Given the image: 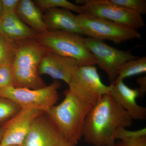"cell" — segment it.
<instances>
[{"label": "cell", "instance_id": "11", "mask_svg": "<svg viewBox=\"0 0 146 146\" xmlns=\"http://www.w3.org/2000/svg\"><path fill=\"white\" fill-rule=\"evenodd\" d=\"M46 113L35 118L22 146H68Z\"/></svg>", "mask_w": 146, "mask_h": 146}, {"label": "cell", "instance_id": "18", "mask_svg": "<svg viewBox=\"0 0 146 146\" xmlns=\"http://www.w3.org/2000/svg\"><path fill=\"white\" fill-rule=\"evenodd\" d=\"M34 2L43 11L50 9L61 8L74 11L78 14L82 13L81 5H77L67 0H35Z\"/></svg>", "mask_w": 146, "mask_h": 146}, {"label": "cell", "instance_id": "16", "mask_svg": "<svg viewBox=\"0 0 146 146\" xmlns=\"http://www.w3.org/2000/svg\"><path fill=\"white\" fill-rule=\"evenodd\" d=\"M15 12L21 21L39 34L48 31L40 9L31 0H20Z\"/></svg>", "mask_w": 146, "mask_h": 146}, {"label": "cell", "instance_id": "10", "mask_svg": "<svg viewBox=\"0 0 146 146\" xmlns=\"http://www.w3.org/2000/svg\"><path fill=\"white\" fill-rule=\"evenodd\" d=\"M43 113L38 110L22 108L2 125L3 134L0 146H22L33 121Z\"/></svg>", "mask_w": 146, "mask_h": 146}, {"label": "cell", "instance_id": "29", "mask_svg": "<svg viewBox=\"0 0 146 146\" xmlns=\"http://www.w3.org/2000/svg\"><path fill=\"white\" fill-rule=\"evenodd\" d=\"M13 146V145H12V146Z\"/></svg>", "mask_w": 146, "mask_h": 146}, {"label": "cell", "instance_id": "9", "mask_svg": "<svg viewBox=\"0 0 146 146\" xmlns=\"http://www.w3.org/2000/svg\"><path fill=\"white\" fill-rule=\"evenodd\" d=\"M84 43L94 56L97 65L106 73L110 84L117 80L119 71L126 62L139 58L131 54L129 51L117 49L95 38H84Z\"/></svg>", "mask_w": 146, "mask_h": 146}, {"label": "cell", "instance_id": "23", "mask_svg": "<svg viewBox=\"0 0 146 146\" xmlns=\"http://www.w3.org/2000/svg\"><path fill=\"white\" fill-rule=\"evenodd\" d=\"M146 136V128L135 131L127 130L125 128L118 129L115 135V140L131 139Z\"/></svg>", "mask_w": 146, "mask_h": 146}, {"label": "cell", "instance_id": "30", "mask_svg": "<svg viewBox=\"0 0 146 146\" xmlns=\"http://www.w3.org/2000/svg\"></svg>", "mask_w": 146, "mask_h": 146}, {"label": "cell", "instance_id": "19", "mask_svg": "<svg viewBox=\"0 0 146 146\" xmlns=\"http://www.w3.org/2000/svg\"><path fill=\"white\" fill-rule=\"evenodd\" d=\"M22 108L12 100L0 96V126L13 117Z\"/></svg>", "mask_w": 146, "mask_h": 146}, {"label": "cell", "instance_id": "24", "mask_svg": "<svg viewBox=\"0 0 146 146\" xmlns=\"http://www.w3.org/2000/svg\"><path fill=\"white\" fill-rule=\"evenodd\" d=\"M113 146H146V136L119 140L115 142Z\"/></svg>", "mask_w": 146, "mask_h": 146}, {"label": "cell", "instance_id": "2", "mask_svg": "<svg viewBox=\"0 0 146 146\" xmlns=\"http://www.w3.org/2000/svg\"><path fill=\"white\" fill-rule=\"evenodd\" d=\"M61 103L46 113L70 146H76L82 138L86 116L93 106L78 98L69 89Z\"/></svg>", "mask_w": 146, "mask_h": 146}, {"label": "cell", "instance_id": "20", "mask_svg": "<svg viewBox=\"0 0 146 146\" xmlns=\"http://www.w3.org/2000/svg\"><path fill=\"white\" fill-rule=\"evenodd\" d=\"M16 49V42L0 34V65L11 64Z\"/></svg>", "mask_w": 146, "mask_h": 146}, {"label": "cell", "instance_id": "27", "mask_svg": "<svg viewBox=\"0 0 146 146\" xmlns=\"http://www.w3.org/2000/svg\"><path fill=\"white\" fill-rule=\"evenodd\" d=\"M3 15V4L2 0H0V20L2 17Z\"/></svg>", "mask_w": 146, "mask_h": 146}, {"label": "cell", "instance_id": "21", "mask_svg": "<svg viewBox=\"0 0 146 146\" xmlns=\"http://www.w3.org/2000/svg\"><path fill=\"white\" fill-rule=\"evenodd\" d=\"M113 4L140 15L146 13V0H108Z\"/></svg>", "mask_w": 146, "mask_h": 146}, {"label": "cell", "instance_id": "3", "mask_svg": "<svg viewBox=\"0 0 146 146\" xmlns=\"http://www.w3.org/2000/svg\"><path fill=\"white\" fill-rule=\"evenodd\" d=\"M47 50L36 39L16 41L15 55L11 64L13 87L37 89L46 86L40 77L39 68Z\"/></svg>", "mask_w": 146, "mask_h": 146}, {"label": "cell", "instance_id": "15", "mask_svg": "<svg viewBox=\"0 0 146 146\" xmlns=\"http://www.w3.org/2000/svg\"><path fill=\"white\" fill-rule=\"evenodd\" d=\"M0 34L11 41L36 39L39 33L24 23L15 11L3 15L0 20Z\"/></svg>", "mask_w": 146, "mask_h": 146}, {"label": "cell", "instance_id": "8", "mask_svg": "<svg viewBox=\"0 0 146 146\" xmlns=\"http://www.w3.org/2000/svg\"><path fill=\"white\" fill-rule=\"evenodd\" d=\"M82 14L104 19L135 29L145 25L142 15L115 5L108 0H77Z\"/></svg>", "mask_w": 146, "mask_h": 146}, {"label": "cell", "instance_id": "17", "mask_svg": "<svg viewBox=\"0 0 146 146\" xmlns=\"http://www.w3.org/2000/svg\"><path fill=\"white\" fill-rule=\"evenodd\" d=\"M146 57L143 56L126 62L120 69L117 79L125 78L146 73Z\"/></svg>", "mask_w": 146, "mask_h": 146}, {"label": "cell", "instance_id": "4", "mask_svg": "<svg viewBox=\"0 0 146 146\" xmlns=\"http://www.w3.org/2000/svg\"><path fill=\"white\" fill-rule=\"evenodd\" d=\"M80 35L63 31H49L38 34L36 40L48 50L73 58L80 66L95 65L96 61L84 43Z\"/></svg>", "mask_w": 146, "mask_h": 146}, {"label": "cell", "instance_id": "25", "mask_svg": "<svg viewBox=\"0 0 146 146\" xmlns=\"http://www.w3.org/2000/svg\"><path fill=\"white\" fill-rule=\"evenodd\" d=\"M20 0H2L3 15L16 11Z\"/></svg>", "mask_w": 146, "mask_h": 146}, {"label": "cell", "instance_id": "13", "mask_svg": "<svg viewBox=\"0 0 146 146\" xmlns=\"http://www.w3.org/2000/svg\"><path fill=\"white\" fill-rule=\"evenodd\" d=\"M110 94L132 119H146V108L137 104L136 101L137 98L141 97L138 89H131L124 83L123 80L117 79L112 84Z\"/></svg>", "mask_w": 146, "mask_h": 146}, {"label": "cell", "instance_id": "14", "mask_svg": "<svg viewBox=\"0 0 146 146\" xmlns=\"http://www.w3.org/2000/svg\"><path fill=\"white\" fill-rule=\"evenodd\" d=\"M44 22L49 31H63L84 35L77 22L76 15L64 8L50 9L43 15Z\"/></svg>", "mask_w": 146, "mask_h": 146}, {"label": "cell", "instance_id": "12", "mask_svg": "<svg viewBox=\"0 0 146 146\" xmlns=\"http://www.w3.org/2000/svg\"><path fill=\"white\" fill-rule=\"evenodd\" d=\"M79 66L77 60L47 50L39 65L40 75L47 74L54 79L70 82L73 73Z\"/></svg>", "mask_w": 146, "mask_h": 146}, {"label": "cell", "instance_id": "26", "mask_svg": "<svg viewBox=\"0 0 146 146\" xmlns=\"http://www.w3.org/2000/svg\"><path fill=\"white\" fill-rule=\"evenodd\" d=\"M137 82L140 87L138 88L140 96H143L146 91V77H142L137 79Z\"/></svg>", "mask_w": 146, "mask_h": 146}, {"label": "cell", "instance_id": "6", "mask_svg": "<svg viewBox=\"0 0 146 146\" xmlns=\"http://www.w3.org/2000/svg\"><path fill=\"white\" fill-rule=\"evenodd\" d=\"M77 22L88 37L104 41L108 40L116 44L133 39H141L137 30L113 22L84 14L76 15Z\"/></svg>", "mask_w": 146, "mask_h": 146}, {"label": "cell", "instance_id": "22", "mask_svg": "<svg viewBox=\"0 0 146 146\" xmlns=\"http://www.w3.org/2000/svg\"><path fill=\"white\" fill-rule=\"evenodd\" d=\"M13 75L11 64L0 65V90L13 86Z\"/></svg>", "mask_w": 146, "mask_h": 146}, {"label": "cell", "instance_id": "1", "mask_svg": "<svg viewBox=\"0 0 146 146\" xmlns=\"http://www.w3.org/2000/svg\"><path fill=\"white\" fill-rule=\"evenodd\" d=\"M133 120L110 94H106L88 113L82 138L85 143L92 146H113L118 129L131 126Z\"/></svg>", "mask_w": 146, "mask_h": 146}, {"label": "cell", "instance_id": "7", "mask_svg": "<svg viewBox=\"0 0 146 146\" xmlns=\"http://www.w3.org/2000/svg\"><path fill=\"white\" fill-rule=\"evenodd\" d=\"M60 83L55 80L49 86L37 89L10 86L0 90V96L15 102L22 108L38 110L45 113L55 105L59 98Z\"/></svg>", "mask_w": 146, "mask_h": 146}, {"label": "cell", "instance_id": "5", "mask_svg": "<svg viewBox=\"0 0 146 146\" xmlns=\"http://www.w3.org/2000/svg\"><path fill=\"white\" fill-rule=\"evenodd\" d=\"M68 85V89L78 98L93 106L110 94L112 86V84L108 86L102 82L95 65L79 66Z\"/></svg>", "mask_w": 146, "mask_h": 146}, {"label": "cell", "instance_id": "28", "mask_svg": "<svg viewBox=\"0 0 146 146\" xmlns=\"http://www.w3.org/2000/svg\"><path fill=\"white\" fill-rule=\"evenodd\" d=\"M3 134V129L2 127L0 126V141L2 138Z\"/></svg>", "mask_w": 146, "mask_h": 146}]
</instances>
